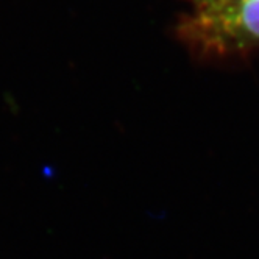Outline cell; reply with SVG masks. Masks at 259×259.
Returning <instances> with one entry per match:
<instances>
[{"label":"cell","mask_w":259,"mask_h":259,"mask_svg":"<svg viewBox=\"0 0 259 259\" xmlns=\"http://www.w3.org/2000/svg\"><path fill=\"white\" fill-rule=\"evenodd\" d=\"M195 4L197 10H205V8H217V7H227L245 2V0H192Z\"/></svg>","instance_id":"cell-2"},{"label":"cell","mask_w":259,"mask_h":259,"mask_svg":"<svg viewBox=\"0 0 259 259\" xmlns=\"http://www.w3.org/2000/svg\"><path fill=\"white\" fill-rule=\"evenodd\" d=\"M181 36L195 49L230 53L259 44V0L195 10L181 27Z\"/></svg>","instance_id":"cell-1"}]
</instances>
